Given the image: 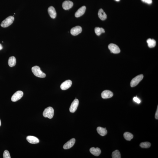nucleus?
<instances>
[{"label":"nucleus","mask_w":158,"mask_h":158,"mask_svg":"<svg viewBox=\"0 0 158 158\" xmlns=\"http://www.w3.org/2000/svg\"><path fill=\"white\" fill-rule=\"evenodd\" d=\"M16 63V58L14 56L9 58L8 61V64L10 67H12L15 65Z\"/></svg>","instance_id":"19"},{"label":"nucleus","mask_w":158,"mask_h":158,"mask_svg":"<svg viewBox=\"0 0 158 158\" xmlns=\"http://www.w3.org/2000/svg\"><path fill=\"white\" fill-rule=\"evenodd\" d=\"M72 84V81L70 80H68L65 81L62 83L60 85L61 89L63 90H67L70 88Z\"/></svg>","instance_id":"9"},{"label":"nucleus","mask_w":158,"mask_h":158,"mask_svg":"<svg viewBox=\"0 0 158 158\" xmlns=\"http://www.w3.org/2000/svg\"><path fill=\"white\" fill-rule=\"evenodd\" d=\"M14 20V17L12 16H10L2 22L1 26L3 28L8 27L12 24Z\"/></svg>","instance_id":"3"},{"label":"nucleus","mask_w":158,"mask_h":158,"mask_svg":"<svg viewBox=\"0 0 158 158\" xmlns=\"http://www.w3.org/2000/svg\"><path fill=\"white\" fill-rule=\"evenodd\" d=\"M3 48V47L2 46V45L1 44H0V50H2Z\"/></svg>","instance_id":"29"},{"label":"nucleus","mask_w":158,"mask_h":158,"mask_svg":"<svg viewBox=\"0 0 158 158\" xmlns=\"http://www.w3.org/2000/svg\"><path fill=\"white\" fill-rule=\"evenodd\" d=\"M73 5V2L72 1L69 0L65 1L62 3V7L64 9L67 10L72 8Z\"/></svg>","instance_id":"12"},{"label":"nucleus","mask_w":158,"mask_h":158,"mask_svg":"<svg viewBox=\"0 0 158 158\" xmlns=\"http://www.w3.org/2000/svg\"><path fill=\"white\" fill-rule=\"evenodd\" d=\"M1 121L0 119V126H1Z\"/></svg>","instance_id":"30"},{"label":"nucleus","mask_w":158,"mask_h":158,"mask_svg":"<svg viewBox=\"0 0 158 158\" xmlns=\"http://www.w3.org/2000/svg\"><path fill=\"white\" fill-rule=\"evenodd\" d=\"M3 157L4 158H11L9 152L8 151L5 150L3 154Z\"/></svg>","instance_id":"25"},{"label":"nucleus","mask_w":158,"mask_h":158,"mask_svg":"<svg viewBox=\"0 0 158 158\" xmlns=\"http://www.w3.org/2000/svg\"><path fill=\"white\" fill-rule=\"evenodd\" d=\"M90 151L92 154L96 156H99L101 153V149L98 148H91L90 149Z\"/></svg>","instance_id":"16"},{"label":"nucleus","mask_w":158,"mask_h":158,"mask_svg":"<svg viewBox=\"0 0 158 158\" xmlns=\"http://www.w3.org/2000/svg\"><path fill=\"white\" fill-rule=\"evenodd\" d=\"M148 46L150 48H153L154 47L156 46V40L153 39L149 38L147 40Z\"/></svg>","instance_id":"20"},{"label":"nucleus","mask_w":158,"mask_h":158,"mask_svg":"<svg viewBox=\"0 0 158 158\" xmlns=\"http://www.w3.org/2000/svg\"><path fill=\"white\" fill-rule=\"evenodd\" d=\"M27 140L28 142L31 144H36L39 142L38 138L34 136H28L27 137Z\"/></svg>","instance_id":"13"},{"label":"nucleus","mask_w":158,"mask_h":158,"mask_svg":"<svg viewBox=\"0 0 158 158\" xmlns=\"http://www.w3.org/2000/svg\"><path fill=\"white\" fill-rule=\"evenodd\" d=\"M24 93L22 91H17L12 95L11 100L12 102H15L21 99L23 96Z\"/></svg>","instance_id":"5"},{"label":"nucleus","mask_w":158,"mask_h":158,"mask_svg":"<svg viewBox=\"0 0 158 158\" xmlns=\"http://www.w3.org/2000/svg\"><path fill=\"white\" fill-rule=\"evenodd\" d=\"M32 71L34 74L37 77L44 78L46 77L45 74L42 71L40 68L39 66H33L32 68Z\"/></svg>","instance_id":"1"},{"label":"nucleus","mask_w":158,"mask_h":158,"mask_svg":"<svg viewBox=\"0 0 158 158\" xmlns=\"http://www.w3.org/2000/svg\"><path fill=\"white\" fill-rule=\"evenodd\" d=\"M140 146L143 148H148L150 147L151 144L149 142H144L140 143Z\"/></svg>","instance_id":"24"},{"label":"nucleus","mask_w":158,"mask_h":158,"mask_svg":"<svg viewBox=\"0 0 158 158\" xmlns=\"http://www.w3.org/2000/svg\"><path fill=\"white\" fill-rule=\"evenodd\" d=\"M113 94L111 91L108 90L104 91L101 93V96L103 99H106L112 97Z\"/></svg>","instance_id":"10"},{"label":"nucleus","mask_w":158,"mask_h":158,"mask_svg":"<svg viewBox=\"0 0 158 158\" xmlns=\"http://www.w3.org/2000/svg\"><path fill=\"white\" fill-rule=\"evenodd\" d=\"M98 15L99 18L102 21L106 19L107 18L106 14L102 9H101L99 10Z\"/></svg>","instance_id":"17"},{"label":"nucleus","mask_w":158,"mask_h":158,"mask_svg":"<svg viewBox=\"0 0 158 158\" xmlns=\"http://www.w3.org/2000/svg\"><path fill=\"white\" fill-rule=\"evenodd\" d=\"M112 157L113 158H121V156L120 152L118 150H116L112 152Z\"/></svg>","instance_id":"23"},{"label":"nucleus","mask_w":158,"mask_h":158,"mask_svg":"<svg viewBox=\"0 0 158 158\" xmlns=\"http://www.w3.org/2000/svg\"><path fill=\"white\" fill-rule=\"evenodd\" d=\"M108 47L111 53L114 54H118L120 53V49L117 45L111 43L109 45Z\"/></svg>","instance_id":"6"},{"label":"nucleus","mask_w":158,"mask_h":158,"mask_svg":"<svg viewBox=\"0 0 158 158\" xmlns=\"http://www.w3.org/2000/svg\"><path fill=\"white\" fill-rule=\"evenodd\" d=\"M75 139L73 138L68 141L67 142L64 144L63 146V149H70L73 147L74 145L75 142Z\"/></svg>","instance_id":"11"},{"label":"nucleus","mask_w":158,"mask_h":158,"mask_svg":"<svg viewBox=\"0 0 158 158\" xmlns=\"http://www.w3.org/2000/svg\"><path fill=\"white\" fill-rule=\"evenodd\" d=\"M82 31V28L80 26H77L72 28L70 30V33L72 35L76 36L80 34Z\"/></svg>","instance_id":"8"},{"label":"nucleus","mask_w":158,"mask_h":158,"mask_svg":"<svg viewBox=\"0 0 158 158\" xmlns=\"http://www.w3.org/2000/svg\"><path fill=\"white\" fill-rule=\"evenodd\" d=\"M95 31L97 35L100 36L102 34L105 33V30L102 28L96 27L95 29Z\"/></svg>","instance_id":"21"},{"label":"nucleus","mask_w":158,"mask_h":158,"mask_svg":"<svg viewBox=\"0 0 158 158\" xmlns=\"http://www.w3.org/2000/svg\"><path fill=\"white\" fill-rule=\"evenodd\" d=\"M155 118L156 119L158 120V106L157 110L156 111V114H155Z\"/></svg>","instance_id":"28"},{"label":"nucleus","mask_w":158,"mask_h":158,"mask_svg":"<svg viewBox=\"0 0 158 158\" xmlns=\"http://www.w3.org/2000/svg\"><path fill=\"white\" fill-rule=\"evenodd\" d=\"M86 8L84 6H83L79 9L75 13V17L78 18L82 16L84 14Z\"/></svg>","instance_id":"14"},{"label":"nucleus","mask_w":158,"mask_h":158,"mask_svg":"<svg viewBox=\"0 0 158 158\" xmlns=\"http://www.w3.org/2000/svg\"><path fill=\"white\" fill-rule=\"evenodd\" d=\"M124 138L126 140L130 141L133 138L134 136L133 135L129 132H126L124 134Z\"/></svg>","instance_id":"22"},{"label":"nucleus","mask_w":158,"mask_h":158,"mask_svg":"<svg viewBox=\"0 0 158 158\" xmlns=\"http://www.w3.org/2000/svg\"><path fill=\"white\" fill-rule=\"evenodd\" d=\"M97 130L98 134L102 136H105L108 133L106 128H103L101 127H98L97 128Z\"/></svg>","instance_id":"18"},{"label":"nucleus","mask_w":158,"mask_h":158,"mask_svg":"<svg viewBox=\"0 0 158 158\" xmlns=\"http://www.w3.org/2000/svg\"><path fill=\"white\" fill-rule=\"evenodd\" d=\"M48 12L51 18L55 19L56 16V13L55 8L53 6L49 7L48 9Z\"/></svg>","instance_id":"15"},{"label":"nucleus","mask_w":158,"mask_h":158,"mask_svg":"<svg viewBox=\"0 0 158 158\" xmlns=\"http://www.w3.org/2000/svg\"><path fill=\"white\" fill-rule=\"evenodd\" d=\"M79 101L78 100L76 99L72 102L69 108V111L70 112L74 113L75 112L77 109L79 105Z\"/></svg>","instance_id":"7"},{"label":"nucleus","mask_w":158,"mask_h":158,"mask_svg":"<svg viewBox=\"0 0 158 158\" xmlns=\"http://www.w3.org/2000/svg\"><path fill=\"white\" fill-rule=\"evenodd\" d=\"M143 74H140L133 78L131 82L130 85L131 87H135L143 79Z\"/></svg>","instance_id":"4"},{"label":"nucleus","mask_w":158,"mask_h":158,"mask_svg":"<svg viewBox=\"0 0 158 158\" xmlns=\"http://www.w3.org/2000/svg\"><path fill=\"white\" fill-rule=\"evenodd\" d=\"M143 2L147 4H151L152 3V0H141Z\"/></svg>","instance_id":"27"},{"label":"nucleus","mask_w":158,"mask_h":158,"mask_svg":"<svg viewBox=\"0 0 158 158\" xmlns=\"http://www.w3.org/2000/svg\"><path fill=\"white\" fill-rule=\"evenodd\" d=\"M115 1H117V2H119V1L120 0H115Z\"/></svg>","instance_id":"31"},{"label":"nucleus","mask_w":158,"mask_h":158,"mask_svg":"<svg viewBox=\"0 0 158 158\" xmlns=\"http://www.w3.org/2000/svg\"><path fill=\"white\" fill-rule=\"evenodd\" d=\"M133 100H134V102H135L138 104L140 103V102H141L140 100L137 97H134L133 98Z\"/></svg>","instance_id":"26"},{"label":"nucleus","mask_w":158,"mask_h":158,"mask_svg":"<svg viewBox=\"0 0 158 158\" xmlns=\"http://www.w3.org/2000/svg\"><path fill=\"white\" fill-rule=\"evenodd\" d=\"M54 115V110L52 107H47L45 109L43 113V115L45 117L50 119L53 118Z\"/></svg>","instance_id":"2"}]
</instances>
